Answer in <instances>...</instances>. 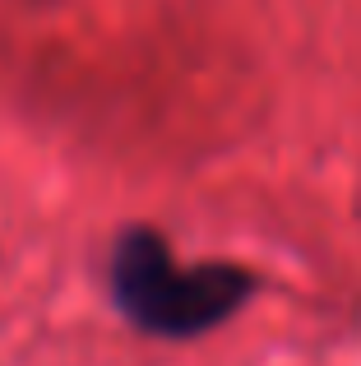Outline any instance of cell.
Here are the masks:
<instances>
[{"instance_id":"6da1fadb","label":"cell","mask_w":361,"mask_h":366,"mask_svg":"<svg viewBox=\"0 0 361 366\" xmlns=\"http://www.w3.org/2000/svg\"><path fill=\"white\" fill-rule=\"evenodd\" d=\"M116 311L148 339H199L232 320L255 297L260 278L232 259L176 264L172 246L158 227H126L111 246L107 264Z\"/></svg>"}]
</instances>
